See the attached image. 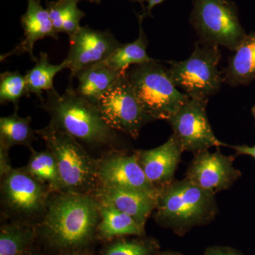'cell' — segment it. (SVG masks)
<instances>
[{
  "label": "cell",
  "mask_w": 255,
  "mask_h": 255,
  "mask_svg": "<svg viewBox=\"0 0 255 255\" xmlns=\"http://www.w3.org/2000/svg\"><path fill=\"white\" fill-rule=\"evenodd\" d=\"M43 218L41 234L48 246L67 253L92 243L100 223V202L92 194L55 192Z\"/></svg>",
  "instance_id": "1"
},
{
  "label": "cell",
  "mask_w": 255,
  "mask_h": 255,
  "mask_svg": "<svg viewBox=\"0 0 255 255\" xmlns=\"http://www.w3.org/2000/svg\"><path fill=\"white\" fill-rule=\"evenodd\" d=\"M46 93L41 107L49 114L52 127L84 147H113L118 143V132L106 123L97 106L80 97L73 85L62 95L55 89Z\"/></svg>",
  "instance_id": "2"
},
{
  "label": "cell",
  "mask_w": 255,
  "mask_h": 255,
  "mask_svg": "<svg viewBox=\"0 0 255 255\" xmlns=\"http://www.w3.org/2000/svg\"><path fill=\"white\" fill-rule=\"evenodd\" d=\"M155 210L159 225L182 236L214 221L218 206L215 194L185 178L158 189Z\"/></svg>",
  "instance_id": "3"
},
{
  "label": "cell",
  "mask_w": 255,
  "mask_h": 255,
  "mask_svg": "<svg viewBox=\"0 0 255 255\" xmlns=\"http://www.w3.org/2000/svg\"><path fill=\"white\" fill-rule=\"evenodd\" d=\"M36 133L54 156L63 192L91 194L99 183L97 160L92 159L75 138L50 124Z\"/></svg>",
  "instance_id": "4"
},
{
  "label": "cell",
  "mask_w": 255,
  "mask_h": 255,
  "mask_svg": "<svg viewBox=\"0 0 255 255\" xmlns=\"http://www.w3.org/2000/svg\"><path fill=\"white\" fill-rule=\"evenodd\" d=\"M126 76L142 108L153 121L168 120L189 100L174 85L168 69L155 60L130 67Z\"/></svg>",
  "instance_id": "5"
},
{
  "label": "cell",
  "mask_w": 255,
  "mask_h": 255,
  "mask_svg": "<svg viewBox=\"0 0 255 255\" xmlns=\"http://www.w3.org/2000/svg\"><path fill=\"white\" fill-rule=\"evenodd\" d=\"M190 23L201 44L233 52L247 35L237 5L231 0H193Z\"/></svg>",
  "instance_id": "6"
},
{
  "label": "cell",
  "mask_w": 255,
  "mask_h": 255,
  "mask_svg": "<svg viewBox=\"0 0 255 255\" xmlns=\"http://www.w3.org/2000/svg\"><path fill=\"white\" fill-rule=\"evenodd\" d=\"M221 59L219 46H206L198 41L187 59L169 62L167 69L174 85L189 98L209 100L224 82L219 69Z\"/></svg>",
  "instance_id": "7"
},
{
  "label": "cell",
  "mask_w": 255,
  "mask_h": 255,
  "mask_svg": "<svg viewBox=\"0 0 255 255\" xmlns=\"http://www.w3.org/2000/svg\"><path fill=\"white\" fill-rule=\"evenodd\" d=\"M106 123L117 132L137 138L142 128L153 121L145 110L124 75L96 104Z\"/></svg>",
  "instance_id": "8"
},
{
  "label": "cell",
  "mask_w": 255,
  "mask_h": 255,
  "mask_svg": "<svg viewBox=\"0 0 255 255\" xmlns=\"http://www.w3.org/2000/svg\"><path fill=\"white\" fill-rule=\"evenodd\" d=\"M209 100L190 99L167 121L183 150L194 153L227 146L216 137L206 114Z\"/></svg>",
  "instance_id": "9"
},
{
  "label": "cell",
  "mask_w": 255,
  "mask_h": 255,
  "mask_svg": "<svg viewBox=\"0 0 255 255\" xmlns=\"http://www.w3.org/2000/svg\"><path fill=\"white\" fill-rule=\"evenodd\" d=\"M1 199L10 213L21 219L44 216L50 190L24 169H14L3 177Z\"/></svg>",
  "instance_id": "10"
},
{
  "label": "cell",
  "mask_w": 255,
  "mask_h": 255,
  "mask_svg": "<svg viewBox=\"0 0 255 255\" xmlns=\"http://www.w3.org/2000/svg\"><path fill=\"white\" fill-rule=\"evenodd\" d=\"M120 44L110 31L82 26L70 37V48L65 59L71 78L85 69L103 63Z\"/></svg>",
  "instance_id": "11"
},
{
  "label": "cell",
  "mask_w": 255,
  "mask_h": 255,
  "mask_svg": "<svg viewBox=\"0 0 255 255\" xmlns=\"http://www.w3.org/2000/svg\"><path fill=\"white\" fill-rule=\"evenodd\" d=\"M234 157L219 150L195 153L187 169L186 179L198 187L216 195L232 187L241 177V172L233 166Z\"/></svg>",
  "instance_id": "12"
},
{
  "label": "cell",
  "mask_w": 255,
  "mask_h": 255,
  "mask_svg": "<svg viewBox=\"0 0 255 255\" xmlns=\"http://www.w3.org/2000/svg\"><path fill=\"white\" fill-rule=\"evenodd\" d=\"M101 187L145 191L157 195L158 189L148 180L139 162L137 152L132 155L112 153L97 160Z\"/></svg>",
  "instance_id": "13"
},
{
  "label": "cell",
  "mask_w": 255,
  "mask_h": 255,
  "mask_svg": "<svg viewBox=\"0 0 255 255\" xmlns=\"http://www.w3.org/2000/svg\"><path fill=\"white\" fill-rule=\"evenodd\" d=\"M136 152L146 177L157 189L174 182V174L184 150L173 134L159 147Z\"/></svg>",
  "instance_id": "14"
},
{
  "label": "cell",
  "mask_w": 255,
  "mask_h": 255,
  "mask_svg": "<svg viewBox=\"0 0 255 255\" xmlns=\"http://www.w3.org/2000/svg\"><path fill=\"white\" fill-rule=\"evenodd\" d=\"M21 23L24 32V38L9 53L1 55V61L12 55L28 53L33 62L38 60L33 54V47L38 40L46 37L58 39V33L55 31L49 14L43 7L39 0H27L26 12L21 16Z\"/></svg>",
  "instance_id": "15"
},
{
  "label": "cell",
  "mask_w": 255,
  "mask_h": 255,
  "mask_svg": "<svg viewBox=\"0 0 255 255\" xmlns=\"http://www.w3.org/2000/svg\"><path fill=\"white\" fill-rule=\"evenodd\" d=\"M157 196L145 191L110 187H101L96 192L99 201L114 206L143 226L155 209Z\"/></svg>",
  "instance_id": "16"
},
{
  "label": "cell",
  "mask_w": 255,
  "mask_h": 255,
  "mask_svg": "<svg viewBox=\"0 0 255 255\" xmlns=\"http://www.w3.org/2000/svg\"><path fill=\"white\" fill-rule=\"evenodd\" d=\"M222 73L223 81L231 87L248 85L255 80V32L246 35L228 58Z\"/></svg>",
  "instance_id": "17"
},
{
  "label": "cell",
  "mask_w": 255,
  "mask_h": 255,
  "mask_svg": "<svg viewBox=\"0 0 255 255\" xmlns=\"http://www.w3.org/2000/svg\"><path fill=\"white\" fill-rule=\"evenodd\" d=\"M125 75L112 70L103 63L97 64L82 70L75 76L78 79L75 91L82 98L96 105L100 97Z\"/></svg>",
  "instance_id": "18"
},
{
  "label": "cell",
  "mask_w": 255,
  "mask_h": 255,
  "mask_svg": "<svg viewBox=\"0 0 255 255\" xmlns=\"http://www.w3.org/2000/svg\"><path fill=\"white\" fill-rule=\"evenodd\" d=\"M99 202L100 219L97 233L101 238L111 240L126 236H144L145 226L114 206Z\"/></svg>",
  "instance_id": "19"
},
{
  "label": "cell",
  "mask_w": 255,
  "mask_h": 255,
  "mask_svg": "<svg viewBox=\"0 0 255 255\" xmlns=\"http://www.w3.org/2000/svg\"><path fill=\"white\" fill-rule=\"evenodd\" d=\"M145 14L138 16L139 36L131 43L120 44L113 53L103 62L105 65L122 74L134 65H142L152 61L147 53V38L142 28V21Z\"/></svg>",
  "instance_id": "20"
},
{
  "label": "cell",
  "mask_w": 255,
  "mask_h": 255,
  "mask_svg": "<svg viewBox=\"0 0 255 255\" xmlns=\"http://www.w3.org/2000/svg\"><path fill=\"white\" fill-rule=\"evenodd\" d=\"M64 69H68V64L65 60L58 65H54L50 63L49 56L46 53H40L36 65L25 74L27 97L33 94L42 102L44 99L43 92L55 89L53 81L55 75Z\"/></svg>",
  "instance_id": "21"
},
{
  "label": "cell",
  "mask_w": 255,
  "mask_h": 255,
  "mask_svg": "<svg viewBox=\"0 0 255 255\" xmlns=\"http://www.w3.org/2000/svg\"><path fill=\"white\" fill-rule=\"evenodd\" d=\"M31 150L29 161L23 169L51 192H62L63 186L54 156L48 150L38 152L31 148Z\"/></svg>",
  "instance_id": "22"
},
{
  "label": "cell",
  "mask_w": 255,
  "mask_h": 255,
  "mask_svg": "<svg viewBox=\"0 0 255 255\" xmlns=\"http://www.w3.org/2000/svg\"><path fill=\"white\" fill-rule=\"evenodd\" d=\"M17 108L14 113L0 119V145L9 150L14 145H23L32 148L36 131L32 128L31 117H19Z\"/></svg>",
  "instance_id": "23"
},
{
  "label": "cell",
  "mask_w": 255,
  "mask_h": 255,
  "mask_svg": "<svg viewBox=\"0 0 255 255\" xmlns=\"http://www.w3.org/2000/svg\"><path fill=\"white\" fill-rule=\"evenodd\" d=\"M36 236L35 228L28 223L13 222L1 226L0 255H23Z\"/></svg>",
  "instance_id": "24"
},
{
  "label": "cell",
  "mask_w": 255,
  "mask_h": 255,
  "mask_svg": "<svg viewBox=\"0 0 255 255\" xmlns=\"http://www.w3.org/2000/svg\"><path fill=\"white\" fill-rule=\"evenodd\" d=\"M137 237L122 239L107 246L102 255H157L159 246L155 240Z\"/></svg>",
  "instance_id": "25"
},
{
  "label": "cell",
  "mask_w": 255,
  "mask_h": 255,
  "mask_svg": "<svg viewBox=\"0 0 255 255\" xmlns=\"http://www.w3.org/2000/svg\"><path fill=\"white\" fill-rule=\"evenodd\" d=\"M26 93L25 75L19 72L6 71L0 75V102L12 103L18 109V102Z\"/></svg>",
  "instance_id": "26"
},
{
  "label": "cell",
  "mask_w": 255,
  "mask_h": 255,
  "mask_svg": "<svg viewBox=\"0 0 255 255\" xmlns=\"http://www.w3.org/2000/svg\"><path fill=\"white\" fill-rule=\"evenodd\" d=\"M73 0H55L46 1V9L49 14L55 31L62 33L64 19Z\"/></svg>",
  "instance_id": "27"
},
{
  "label": "cell",
  "mask_w": 255,
  "mask_h": 255,
  "mask_svg": "<svg viewBox=\"0 0 255 255\" xmlns=\"http://www.w3.org/2000/svg\"><path fill=\"white\" fill-rule=\"evenodd\" d=\"M78 0H73L64 19L62 33H66L69 38L80 29V21L85 16V13L78 7Z\"/></svg>",
  "instance_id": "28"
},
{
  "label": "cell",
  "mask_w": 255,
  "mask_h": 255,
  "mask_svg": "<svg viewBox=\"0 0 255 255\" xmlns=\"http://www.w3.org/2000/svg\"><path fill=\"white\" fill-rule=\"evenodd\" d=\"M204 255H243L241 252L228 246H214L206 248Z\"/></svg>",
  "instance_id": "29"
},
{
  "label": "cell",
  "mask_w": 255,
  "mask_h": 255,
  "mask_svg": "<svg viewBox=\"0 0 255 255\" xmlns=\"http://www.w3.org/2000/svg\"><path fill=\"white\" fill-rule=\"evenodd\" d=\"M9 150L4 146L0 145V172L1 177L2 178L6 175L9 172L12 170L9 163V155H8Z\"/></svg>",
  "instance_id": "30"
},
{
  "label": "cell",
  "mask_w": 255,
  "mask_h": 255,
  "mask_svg": "<svg viewBox=\"0 0 255 255\" xmlns=\"http://www.w3.org/2000/svg\"><path fill=\"white\" fill-rule=\"evenodd\" d=\"M232 148L236 150L238 155H249L255 159V145H236L233 146Z\"/></svg>",
  "instance_id": "31"
},
{
  "label": "cell",
  "mask_w": 255,
  "mask_h": 255,
  "mask_svg": "<svg viewBox=\"0 0 255 255\" xmlns=\"http://www.w3.org/2000/svg\"><path fill=\"white\" fill-rule=\"evenodd\" d=\"M165 0H144L145 2L147 3V6H146L145 12L144 14L148 15L150 16L151 13H152V9L154 7H155L157 5L162 4V2Z\"/></svg>",
  "instance_id": "32"
},
{
  "label": "cell",
  "mask_w": 255,
  "mask_h": 255,
  "mask_svg": "<svg viewBox=\"0 0 255 255\" xmlns=\"http://www.w3.org/2000/svg\"><path fill=\"white\" fill-rule=\"evenodd\" d=\"M157 255H183L182 253L179 252L174 251H166L159 253Z\"/></svg>",
  "instance_id": "33"
},
{
  "label": "cell",
  "mask_w": 255,
  "mask_h": 255,
  "mask_svg": "<svg viewBox=\"0 0 255 255\" xmlns=\"http://www.w3.org/2000/svg\"><path fill=\"white\" fill-rule=\"evenodd\" d=\"M62 255H87L85 253H82V251H72L67 252V253H63Z\"/></svg>",
  "instance_id": "34"
},
{
  "label": "cell",
  "mask_w": 255,
  "mask_h": 255,
  "mask_svg": "<svg viewBox=\"0 0 255 255\" xmlns=\"http://www.w3.org/2000/svg\"><path fill=\"white\" fill-rule=\"evenodd\" d=\"M78 1H81V0H78ZM85 1H90V2L96 3V4H100L102 0H85Z\"/></svg>",
  "instance_id": "35"
},
{
  "label": "cell",
  "mask_w": 255,
  "mask_h": 255,
  "mask_svg": "<svg viewBox=\"0 0 255 255\" xmlns=\"http://www.w3.org/2000/svg\"><path fill=\"white\" fill-rule=\"evenodd\" d=\"M131 1H135V2L140 3V4H143V3L145 2L144 0H131Z\"/></svg>",
  "instance_id": "36"
},
{
  "label": "cell",
  "mask_w": 255,
  "mask_h": 255,
  "mask_svg": "<svg viewBox=\"0 0 255 255\" xmlns=\"http://www.w3.org/2000/svg\"><path fill=\"white\" fill-rule=\"evenodd\" d=\"M252 113H253V117H254L255 119V105L252 108Z\"/></svg>",
  "instance_id": "37"
},
{
  "label": "cell",
  "mask_w": 255,
  "mask_h": 255,
  "mask_svg": "<svg viewBox=\"0 0 255 255\" xmlns=\"http://www.w3.org/2000/svg\"><path fill=\"white\" fill-rule=\"evenodd\" d=\"M23 255H37L36 254H34V253H28V252H26V253H24Z\"/></svg>",
  "instance_id": "38"
}]
</instances>
